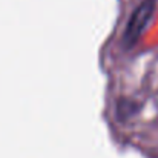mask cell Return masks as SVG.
Returning <instances> with one entry per match:
<instances>
[{"label": "cell", "mask_w": 158, "mask_h": 158, "mask_svg": "<svg viewBox=\"0 0 158 158\" xmlns=\"http://www.w3.org/2000/svg\"><path fill=\"white\" fill-rule=\"evenodd\" d=\"M155 2L157 0H143L131 14L124 32H123V42L126 46H132L137 43V40L144 32L154 11H155Z\"/></svg>", "instance_id": "cell-1"}]
</instances>
